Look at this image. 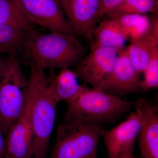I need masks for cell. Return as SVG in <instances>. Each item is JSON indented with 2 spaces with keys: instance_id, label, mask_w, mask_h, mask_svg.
I'll return each instance as SVG.
<instances>
[{
  "instance_id": "6da1fadb",
  "label": "cell",
  "mask_w": 158,
  "mask_h": 158,
  "mask_svg": "<svg viewBox=\"0 0 158 158\" xmlns=\"http://www.w3.org/2000/svg\"><path fill=\"white\" fill-rule=\"evenodd\" d=\"M19 53L30 67L44 71L75 67L88 54L75 35L42 33L34 28L28 31Z\"/></svg>"
},
{
  "instance_id": "7a4b0ae2",
  "label": "cell",
  "mask_w": 158,
  "mask_h": 158,
  "mask_svg": "<svg viewBox=\"0 0 158 158\" xmlns=\"http://www.w3.org/2000/svg\"><path fill=\"white\" fill-rule=\"evenodd\" d=\"M67 109L63 122L112 123L129 113L134 102L122 99L100 89H85L65 102Z\"/></svg>"
},
{
  "instance_id": "3957f363",
  "label": "cell",
  "mask_w": 158,
  "mask_h": 158,
  "mask_svg": "<svg viewBox=\"0 0 158 158\" xmlns=\"http://www.w3.org/2000/svg\"><path fill=\"white\" fill-rule=\"evenodd\" d=\"M104 130L99 123L62 122L57 127L51 158H97Z\"/></svg>"
},
{
  "instance_id": "277c9868",
  "label": "cell",
  "mask_w": 158,
  "mask_h": 158,
  "mask_svg": "<svg viewBox=\"0 0 158 158\" xmlns=\"http://www.w3.org/2000/svg\"><path fill=\"white\" fill-rule=\"evenodd\" d=\"M20 63L18 54H9L0 79V131L6 137L23 110L27 95L29 78Z\"/></svg>"
},
{
  "instance_id": "5b68a950",
  "label": "cell",
  "mask_w": 158,
  "mask_h": 158,
  "mask_svg": "<svg viewBox=\"0 0 158 158\" xmlns=\"http://www.w3.org/2000/svg\"><path fill=\"white\" fill-rule=\"evenodd\" d=\"M27 95L23 110L6 136V158H31L33 152L32 113L45 71L31 67Z\"/></svg>"
},
{
  "instance_id": "8992f818",
  "label": "cell",
  "mask_w": 158,
  "mask_h": 158,
  "mask_svg": "<svg viewBox=\"0 0 158 158\" xmlns=\"http://www.w3.org/2000/svg\"><path fill=\"white\" fill-rule=\"evenodd\" d=\"M135 110L125 120L113 128L105 129L102 138L109 158H117L123 153L134 149L135 141L146 121L156 105L145 99L134 102Z\"/></svg>"
},
{
  "instance_id": "52a82bcc",
  "label": "cell",
  "mask_w": 158,
  "mask_h": 158,
  "mask_svg": "<svg viewBox=\"0 0 158 158\" xmlns=\"http://www.w3.org/2000/svg\"><path fill=\"white\" fill-rule=\"evenodd\" d=\"M58 102L48 86V77L42 82L32 113V158H44L55 126Z\"/></svg>"
},
{
  "instance_id": "ba28073f",
  "label": "cell",
  "mask_w": 158,
  "mask_h": 158,
  "mask_svg": "<svg viewBox=\"0 0 158 158\" xmlns=\"http://www.w3.org/2000/svg\"><path fill=\"white\" fill-rule=\"evenodd\" d=\"M30 22L51 32L75 35L58 0H13Z\"/></svg>"
},
{
  "instance_id": "9c48e42d",
  "label": "cell",
  "mask_w": 158,
  "mask_h": 158,
  "mask_svg": "<svg viewBox=\"0 0 158 158\" xmlns=\"http://www.w3.org/2000/svg\"><path fill=\"white\" fill-rule=\"evenodd\" d=\"M90 48L73 70L78 78L92 88L102 90L113 71L119 51L101 47Z\"/></svg>"
},
{
  "instance_id": "30bf717a",
  "label": "cell",
  "mask_w": 158,
  "mask_h": 158,
  "mask_svg": "<svg viewBox=\"0 0 158 158\" xmlns=\"http://www.w3.org/2000/svg\"><path fill=\"white\" fill-rule=\"evenodd\" d=\"M101 0H67L62 10L75 34L81 35L92 47L100 19Z\"/></svg>"
},
{
  "instance_id": "8fae6325",
  "label": "cell",
  "mask_w": 158,
  "mask_h": 158,
  "mask_svg": "<svg viewBox=\"0 0 158 158\" xmlns=\"http://www.w3.org/2000/svg\"><path fill=\"white\" fill-rule=\"evenodd\" d=\"M140 73L134 67L127 47L119 51L115 65L102 90L115 96H125L141 90Z\"/></svg>"
},
{
  "instance_id": "7c38bea8",
  "label": "cell",
  "mask_w": 158,
  "mask_h": 158,
  "mask_svg": "<svg viewBox=\"0 0 158 158\" xmlns=\"http://www.w3.org/2000/svg\"><path fill=\"white\" fill-rule=\"evenodd\" d=\"M150 25L143 34L131 40L127 47L129 57L134 67L142 73L148 64L153 52L158 48V13L149 16Z\"/></svg>"
},
{
  "instance_id": "4fadbf2b",
  "label": "cell",
  "mask_w": 158,
  "mask_h": 158,
  "mask_svg": "<svg viewBox=\"0 0 158 158\" xmlns=\"http://www.w3.org/2000/svg\"><path fill=\"white\" fill-rule=\"evenodd\" d=\"M78 79L73 70L62 68L58 74L52 72L48 77V86L58 102H66L77 96L86 87L79 84Z\"/></svg>"
},
{
  "instance_id": "5bb4252c",
  "label": "cell",
  "mask_w": 158,
  "mask_h": 158,
  "mask_svg": "<svg viewBox=\"0 0 158 158\" xmlns=\"http://www.w3.org/2000/svg\"><path fill=\"white\" fill-rule=\"evenodd\" d=\"M93 47L109 48L121 51L128 38L116 19L108 17L98 25L94 34Z\"/></svg>"
},
{
  "instance_id": "9a60e30c",
  "label": "cell",
  "mask_w": 158,
  "mask_h": 158,
  "mask_svg": "<svg viewBox=\"0 0 158 158\" xmlns=\"http://www.w3.org/2000/svg\"><path fill=\"white\" fill-rule=\"evenodd\" d=\"M138 137L140 157L158 158L157 108L148 117Z\"/></svg>"
},
{
  "instance_id": "2e32d148",
  "label": "cell",
  "mask_w": 158,
  "mask_h": 158,
  "mask_svg": "<svg viewBox=\"0 0 158 158\" xmlns=\"http://www.w3.org/2000/svg\"><path fill=\"white\" fill-rule=\"evenodd\" d=\"M27 32L0 22V53H19L24 44Z\"/></svg>"
},
{
  "instance_id": "e0dca14e",
  "label": "cell",
  "mask_w": 158,
  "mask_h": 158,
  "mask_svg": "<svg viewBox=\"0 0 158 158\" xmlns=\"http://www.w3.org/2000/svg\"><path fill=\"white\" fill-rule=\"evenodd\" d=\"M0 22L24 31L34 28L13 0H0Z\"/></svg>"
},
{
  "instance_id": "ac0fdd59",
  "label": "cell",
  "mask_w": 158,
  "mask_h": 158,
  "mask_svg": "<svg viewBox=\"0 0 158 158\" xmlns=\"http://www.w3.org/2000/svg\"><path fill=\"white\" fill-rule=\"evenodd\" d=\"M158 11V0H124L106 16L113 18L127 14L145 15Z\"/></svg>"
},
{
  "instance_id": "d6986e66",
  "label": "cell",
  "mask_w": 158,
  "mask_h": 158,
  "mask_svg": "<svg viewBox=\"0 0 158 158\" xmlns=\"http://www.w3.org/2000/svg\"><path fill=\"white\" fill-rule=\"evenodd\" d=\"M131 40L144 33L149 27V17L145 15L127 14L113 17Z\"/></svg>"
},
{
  "instance_id": "ffe728a7",
  "label": "cell",
  "mask_w": 158,
  "mask_h": 158,
  "mask_svg": "<svg viewBox=\"0 0 158 158\" xmlns=\"http://www.w3.org/2000/svg\"><path fill=\"white\" fill-rule=\"evenodd\" d=\"M142 73L141 91L147 92L158 87V48L153 53L148 64Z\"/></svg>"
},
{
  "instance_id": "44dd1931",
  "label": "cell",
  "mask_w": 158,
  "mask_h": 158,
  "mask_svg": "<svg viewBox=\"0 0 158 158\" xmlns=\"http://www.w3.org/2000/svg\"><path fill=\"white\" fill-rule=\"evenodd\" d=\"M124 0H101L100 6L98 11L99 19L104 16L118 6Z\"/></svg>"
},
{
  "instance_id": "7402d4cb",
  "label": "cell",
  "mask_w": 158,
  "mask_h": 158,
  "mask_svg": "<svg viewBox=\"0 0 158 158\" xmlns=\"http://www.w3.org/2000/svg\"><path fill=\"white\" fill-rule=\"evenodd\" d=\"M6 137L0 131V158L6 157Z\"/></svg>"
},
{
  "instance_id": "603a6c76",
  "label": "cell",
  "mask_w": 158,
  "mask_h": 158,
  "mask_svg": "<svg viewBox=\"0 0 158 158\" xmlns=\"http://www.w3.org/2000/svg\"><path fill=\"white\" fill-rule=\"evenodd\" d=\"M7 64V59L0 56V79L4 73Z\"/></svg>"
},
{
  "instance_id": "cb8c5ba5",
  "label": "cell",
  "mask_w": 158,
  "mask_h": 158,
  "mask_svg": "<svg viewBox=\"0 0 158 158\" xmlns=\"http://www.w3.org/2000/svg\"><path fill=\"white\" fill-rule=\"evenodd\" d=\"M117 158H135L134 156V149L130 150L123 153Z\"/></svg>"
},
{
  "instance_id": "d4e9b609",
  "label": "cell",
  "mask_w": 158,
  "mask_h": 158,
  "mask_svg": "<svg viewBox=\"0 0 158 158\" xmlns=\"http://www.w3.org/2000/svg\"><path fill=\"white\" fill-rule=\"evenodd\" d=\"M58 1L59 3V5H60V6H61V8L62 9V8L65 6L67 0H58Z\"/></svg>"
},
{
  "instance_id": "484cf974",
  "label": "cell",
  "mask_w": 158,
  "mask_h": 158,
  "mask_svg": "<svg viewBox=\"0 0 158 158\" xmlns=\"http://www.w3.org/2000/svg\"><path fill=\"white\" fill-rule=\"evenodd\" d=\"M2 158H6V157H4Z\"/></svg>"
},
{
  "instance_id": "4316f807",
  "label": "cell",
  "mask_w": 158,
  "mask_h": 158,
  "mask_svg": "<svg viewBox=\"0 0 158 158\" xmlns=\"http://www.w3.org/2000/svg\"></svg>"
}]
</instances>
